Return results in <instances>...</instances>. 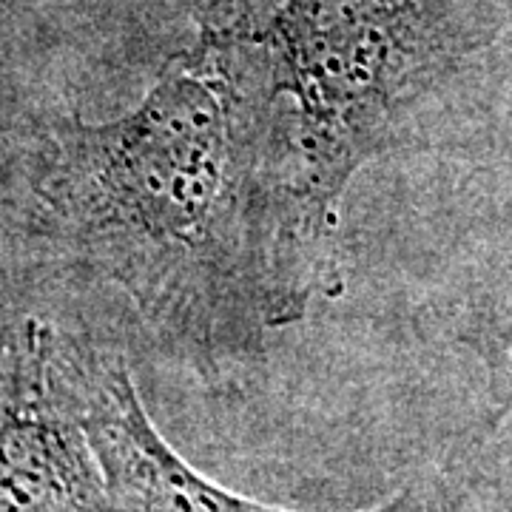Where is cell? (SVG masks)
Segmentation results:
<instances>
[{
	"instance_id": "6da1fadb",
	"label": "cell",
	"mask_w": 512,
	"mask_h": 512,
	"mask_svg": "<svg viewBox=\"0 0 512 512\" xmlns=\"http://www.w3.org/2000/svg\"><path fill=\"white\" fill-rule=\"evenodd\" d=\"M291 123L242 0H205L197 40L134 109L63 120L37 151L46 231L202 376L248 365L333 282Z\"/></svg>"
},
{
	"instance_id": "7a4b0ae2",
	"label": "cell",
	"mask_w": 512,
	"mask_h": 512,
	"mask_svg": "<svg viewBox=\"0 0 512 512\" xmlns=\"http://www.w3.org/2000/svg\"><path fill=\"white\" fill-rule=\"evenodd\" d=\"M242 12L291 106L302 194L330 237L362 165L512 26L495 0H276Z\"/></svg>"
},
{
	"instance_id": "3957f363",
	"label": "cell",
	"mask_w": 512,
	"mask_h": 512,
	"mask_svg": "<svg viewBox=\"0 0 512 512\" xmlns=\"http://www.w3.org/2000/svg\"><path fill=\"white\" fill-rule=\"evenodd\" d=\"M52 367L92 444L109 512H291L222 487L157 430L120 359L52 342ZM490 501L453 478H421L365 512H487Z\"/></svg>"
},
{
	"instance_id": "277c9868",
	"label": "cell",
	"mask_w": 512,
	"mask_h": 512,
	"mask_svg": "<svg viewBox=\"0 0 512 512\" xmlns=\"http://www.w3.org/2000/svg\"><path fill=\"white\" fill-rule=\"evenodd\" d=\"M0 512H109L97 458L32 328L0 359Z\"/></svg>"
},
{
	"instance_id": "5b68a950",
	"label": "cell",
	"mask_w": 512,
	"mask_h": 512,
	"mask_svg": "<svg viewBox=\"0 0 512 512\" xmlns=\"http://www.w3.org/2000/svg\"><path fill=\"white\" fill-rule=\"evenodd\" d=\"M484 367V430H498L512 416V316L484 311L461 333Z\"/></svg>"
},
{
	"instance_id": "8992f818",
	"label": "cell",
	"mask_w": 512,
	"mask_h": 512,
	"mask_svg": "<svg viewBox=\"0 0 512 512\" xmlns=\"http://www.w3.org/2000/svg\"><path fill=\"white\" fill-rule=\"evenodd\" d=\"M495 3H498V6H501V9L507 12V18L512 20V0H495Z\"/></svg>"
},
{
	"instance_id": "52a82bcc",
	"label": "cell",
	"mask_w": 512,
	"mask_h": 512,
	"mask_svg": "<svg viewBox=\"0 0 512 512\" xmlns=\"http://www.w3.org/2000/svg\"><path fill=\"white\" fill-rule=\"evenodd\" d=\"M487 512H504V510H498V507H495V504H493V507H490V510H487Z\"/></svg>"
}]
</instances>
